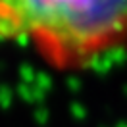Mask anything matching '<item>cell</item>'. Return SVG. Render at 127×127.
Masks as SVG:
<instances>
[{
    "label": "cell",
    "mask_w": 127,
    "mask_h": 127,
    "mask_svg": "<svg viewBox=\"0 0 127 127\" xmlns=\"http://www.w3.org/2000/svg\"><path fill=\"white\" fill-rule=\"evenodd\" d=\"M0 42L33 48L54 71H81L127 48V0H0Z\"/></svg>",
    "instance_id": "6da1fadb"
}]
</instances>
